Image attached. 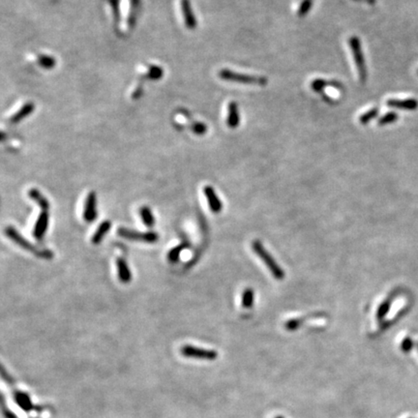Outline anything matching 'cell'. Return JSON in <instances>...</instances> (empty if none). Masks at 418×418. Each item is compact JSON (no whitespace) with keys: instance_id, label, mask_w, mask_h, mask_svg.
<instances>
[{"instance_id":"1","label":"cell","mask_w":418,"mask_h":418,"mask_svg":"<svg viewBox=\"0 0 418 418\" xmlns=\"http://www.w3.org/2000/svg\"><path fill=\"white\" fill-rule=\"evenodd\" d=\"M5 233L12 241H14L16 244L21 246L22 249L33 253L36 257L42 258L45 260H51L53 258V253L51 251H49V250H39L35 245L30 243L24 237H22V235H21L19 232L16 229H14L13 227L6 228Z\"/></svg>"},{"instance_id":"2","label":"cell","mask_w":418,"mask_h":418,"mask_svg":"<svg viewBox=\"0 0 418 418\" xmlns=\"http://www.w3.org/2000/svg\"><path fill=\"white\" fill-rule=\"evenodd\" d=\"M218 75L221 80L226 82H232V83L245 84V85H258L260 87H265L268 83V80L265 77L240 74V73L231 71L230 69H222Z\"/></svg>"},{"instance_id":"3","label":"cell","mask_w":418,"mask_h":418,"mask_svg":"<svg viewBox=\"0 0 418 418\" xmlns=\"http://www.w3.org/2000/svg\"><path fill=\"white\" fill-rule=\"evenodd\" d=\"M252 248H253V251L260 257V259L264 263V264L270 270L271 274L277 280H283L285 277L284 270L276 263V261L272 258V256L265 250L264 245L259 240H255L252 244Z\"/></svg>"},{"instance_id":"4","label":"cell","mask_w":418,"mask_h":418,"mask_svg":"<svg viewBox=\"0 0 418 418\" xmlns=\"http://www.w3.org/2000/svg\"><path fill=\"white\" fill-rule=\"evenodd\" d=\"M349 44H350L352 52L354 63L357 67L360 82L362 84H364L367 80V67H366L365 57H364V54L362 51V46H361L360 40L356 36H352L349 40Z\"/></svg>"},{"instance_id":"5","label":"cell","mask_w":418,"mask_h":418,"mask_svg":"<svg viewBox=\"0 0 418 418\" xmlns=\"http://www.w3.org/2000/svg\"><path fill=\"white\" fill-rule=\"evenodd\" d=\"M117 233L122 238L134 240V241H140L144 243H155L159 239L158 233L155 232H138V231L129 230L126 228H120L118 229Z\"/></svg>"},{"instance_id":"6","label":"cell","mask_w":418,"mask_h":418,"mask_svg":"<svg viewBox=\"0 0 418 418\" xmlns=\"http://www.w3.org/2000/svg\"><path fill=\"white\" fill-rule=\"evenodd\" d=\"M181 353L185 357L202 360H215L218 356V353L215 351L200 349L190 345H186L181 348Z\"/></svg>"},{"instance_id":"7","label":"cell","mask_w":418,"mask_h":418,"mask_svg":"<svg viewBox=\"0 0 418 418\" xmlns=\"http://www.w3.org/2000/svg\"><path fill=\"white\" fill-rule=\"evenodd\" d=\"M97 218V196L95 192H90L86 199L84 209V219L88 223H92Z\"/></svg>"},{"instance_id":"8","label":"cell","mask_w":418,"mask_h":418,"mask_svg":"<svg viewBox=\"0 0 418 418\" xmlns=\"http://www.w3.org/2000/svg\"><path fill=\"white\" fill-rule=\"evenodd\" d=\"M48 222H49V215L47 211H42L35 223L34 229H33V235L36 239L41 240L45 234H46L47 228H48Z\"/></svg>"},{"instance_id":"9","label":"cell","mask_w":418,"mask_h":418,"mask_svg":"<svg viewBox=\"0 0 418 418\" xmlns=\"http://www.w3.org/2000/svg\"><path fill=\"white\" fill-rule=\"evenodd\" d=\"M203 192H204L205 198L207 199V202H208V205H209L211 211L213 213H220L222 211L223 204H222L221 199L217 196L215 190L211 186H206L203 189Z\"/></svg>"},{"instance_id":"10","label":"cell","mask_w":418,"mask_h":418,"mask_svg":"<svg viewBox=\"0 0 418 418\" xmlns=\"http://www.w3.org/2000/svg\"><path fill=\"white\" fill-rule=\"evenodd\" d=\"M386 105L390 108L405 110H416L418 108V101L417 99H389L386 102Z\"/></svg>"},{"instance_id":"11","label":"cell","mask_w":418,"mask_h":418,"mask_svg":"<svg viewBox=\"0 0 418 418\" xmlns=\"http://www.w3.org/2000/svg\"><path fill=\"white\" fill-rule=\"evenodd\" d=\"M181 9L183 18L185 21V25L189 29H194L197 26V20L195 14L193 13L191 4L189 0H181Z\"/></svg>"},{"instance_id":"12","label":"cell","mask_w":418,"mask_h":418,"mask_svg":"<svg viewBox=\"0 0 418 418\" xmlns=\"http://www.w3.org/2000/svg\"><path fill=\"white\" fill-rule=\"evenodd\" d=\"M116 265H117L119 281L123 284L130 283L132 280V273H131V270L127 264V262L124 259L119 258L116 261Z\"/></svg>"},{"instance_id":"13","label":"cell","mask_w":418,"mask_h":418,"mask_svg":"<svg viewBox=\"0 0 418 418\" xmlns=\"http://www.w3.org/2000/svg\"><path fill=\"white\" fill-rule=\"evenodd\" d=\"M239 123H240V116H239L238 106L235 102H231L229 105L227 125L231 129H235L239 126Z\"/></svg>"},{"instance_id":"14","label":"cell","mask_w":418,"mask_h":418,"mask_svg":"<svg viewBox=\"0 0 418 418\" xmlns=\"http://www.w3.org/2000/svg\"><path fill=\"white\" fill-rule=\"evenodd\" d=\"M327 87L335 88L337 89H342L343 88L342 85L340 83L336 82V81H330L329 82V81H325V80H323V79H316L311 84L312 89L314 91L321 93V94L324 92V89H325V88H327Z\"/></svg>"},{"instance_id":"15","label":"cell","mask_w":418,"mask_h":418,"mask_svg":"<svg viewBox=\"0 0 418 418\" xmlns=\"http://www.w3.org/2000/svg\"><path fill=\"white\" fill-rule=\"evenodd\" d=\"M110 228H111V223L110 221H104L103 223H101V225L98 227V229L92 235V238H91L92 244L94 245L100 244L103 238L105 237V235L110 230Z\"/></svg>"},{"instance_id":"16","label":"cell","mask_w":418,"mask_h":418,"mask_svg":"<svg viewBox=\"0 0 418 418\" xmlns=\"http://www.w3.org/2000/svg\"><path fill=\"white\" fill-rule=\"evenodd\" d=\"M28 197L32 198L42 209L43 211H47L49 207V202L46 198L41 194L37 189H31L28 191Z\"/></svg>"},{"instance_id":"17","label":"cell","mask_w":418,"mask_h":418,"mask_svg":"<svg viewBox=\"0 0 418 418\" xmlns=\"http://www.w3.org/2000/svg\"><path fill=\"white\" fill-rule=\"evenodd\" d=\"M33 110H34V105L32 103H27L17 113H15L11 117L10 121L12 123H17V122L21 121L22 119H23L24 117H26V115H28L29 113H31L33 111Z\"/></svg>"},{"instance_id":"18","label":"cell","mask_w":418,"mask_h":418,"mask_svg":"<svg viewBox=\"0 0 418 418\" xmlns=\"http://www.w3.org/2000/svg\"><path fill=\"white\" fill-rule=\"evenodd\" d=\"M139 214L141 217V220L145 227L152 228L155 225V218L153 216L152 211L148 206H142L139 209Z\"/></svg>"},{"instance_id":"19","label":"cell","mask_w":418,"mask_h":418,"mask_svg":"<svg viewBox=\"0 0 418 418\" xmlns=\"http://www.w3.org/2000/svg\"><path fill=\"white\" fill-rule=\"evenodd\" d=\"M15 399L17 401V404L23 410L29 411L32 409V402L29 398V396L23 392H17Z\"/></svg>"},{"instance_id":"20","label":"cell","mask_w":418,"mask_h":418,"mask_svg":"<svg viewBox=\"0 0 418 418\" xmlns=\"http://www.w3.org/2000/svg\"><path fill=\"white\" fill-rule=\"evenodd\" d=\"M188 247V244H186V243H181V244H179V245H177V246H176L175 248H173L169 253H168V260H169V262H171V263H173V264H175V263H176V262H178L179 261V258H180V254H181V252Z\"/></svg>"},{"instance_id":"21","label":"cell","mask_w":418,"mask_h":418,"mask_svg":"<svg viewBox=\"0 0 418 418\" xmlns=\"http://www.w3.org/2000/svg\"><path fill=\"white\" fill-rule=\"evenodd\" d=\"M254 304V291L252 288L244 290L242 295V306L244 308H251Z\"/></svg>"},{"instance_id":"22","label":"cell","mask_w":418,"mask_h":418,"mask_svg":"<svg viewBox=\"0 0 418 418\" xmlns=\"http://www.w3.org/2000/svg\"><path fill=\"white\" fill-rule=\"evenodd\" d=\"M378 114V109L377 108H373L370 110H368L367 112L363 113L360 117H359V121L362 125H367L370 121L373 119H374Z\"/></svg>"},{"instance_id":"23","label":"cell","mask_w":418,"mask_h":418,"mask_svg":"<svg viewBox=\"0 0 418 418\" xmlns=\"http://www.w3.org/2000/svg\"><path fill=\"white\" fill-rule=\"evenodd\" d=\"M390 307H391V300L390 299L383 301L379 305V307L377 308V311H376V318H377V320L384 319V317L388 314V312L390 310Z\"/></svg>"},{"instance_id":"24","label":"cell","mask_w":418,"mask_h":418,"mask_svg":"<svg viewBox=\"0 0 418 418\" xmlns=\"http://www.w3.org/2000/svg\"><path fill=\"white\" fill-rule=\"evenodd\" d=\"M397 119H398V114L396 112L390 111V112L385 113L383 116H381L378 119L377 123H378L379 126H384V125H387V124L395 122Z\"/></svg>"},{"instance_id":"25","label":"cell","mask_w":418,"mask_h":418,"mask_svg":"<svg viewBox=\"0 0 418 418\" xmlns=\"http://www.w3.org/2000/svg\"><path fill=\"white\" fill-rule=\"evenodd\" d=\"M312 6H313V0H303L300 3L299 8H298V12H297L298 16L300 18L306 17V15L311 11Z\"/></svg>"},{"instance_id":"26","label":"cell","mask_w":418,"mask_h":418,"mask_svg":"<svg viewBox=\"0 0 418 418\" xmlns=\"http://www.w3.org/2000/svg\"><path fill=\"white\" fill-rule=\"evenodd\" d=\"M38 60H39V64L46 69L52 68L55 65V60L52 57L47 56V55L40 56V58Z\"/></svg>"},{"instance_id":"27","label":"cell","mask_w":418,"mask_h":418,"mask_svg":"<svg viewBox=\"0 0 418 418\" xmlns=\"http://www.w3.org/2000/svg\"><path fill=\"white\" fill-rule=\"evenodd\" d=\"M191 128H192L193 133H195V134H197L198 136L204 135L206 133V131H207L206 125L203 124V123H200V122H195L194 124H192Z\"/></svg>"},{"instance_id":"28","label":"cell","mask_w":418,"mask_h":418,"mask_svg":"<svg viewBox=\"0 0 418 418\" xmlns=\"http://www.w3.org/2000/svg\"><path fill=\"white\" fill-rule=\"evenodd\" d=\"M301 324H302L301 320H299V319H292V320H289L288 322H286L285 324V328L287 329L288 331H293V330L298 329L300 327Z\"/></svg>"},{"instance_id":"29","label":"cell","mask_w":418,"mask_h":418,"mask_svg":"<svg viewBox=\"0 0 418 418\" xmlns=\"http://www.w3.org/2000/svg\"><path fill=\"white\" fill-rule=\"evenodd\" d=\"M414 348V341L411 338H405L401 344V350L404 352H410Z\"/></svg>"},{"instance_id":"30","label":"cell","mask_w":418,"mask_h":418,"mask_svg":"<svg viewBox=\"0 0 418 418\" xmlns=\"http://www.w3.org/2000/svg\"><path fill=\"white\" fill-rule=\"evenodd\" d=\"M283 418V417H278V418Z\"/></svg>"},{"instance_id":"31","label":"cell","mask_w":418,"mask_h":418,"mask_svg":"<svg viewBox=\"0 0 418 418\" xmlns=\"http://www.w3.org/2000/svg\"><path fill=\"white\" fill-rule=\"evenodd\" d=\"M417 348H418V344H417Z\"/></svg>"}]
</instances>
